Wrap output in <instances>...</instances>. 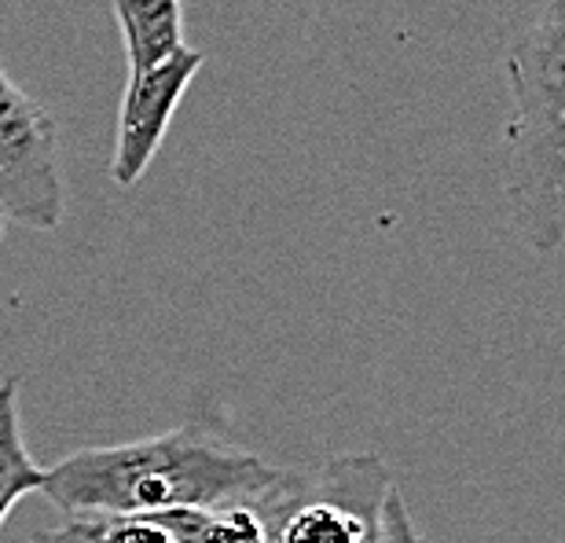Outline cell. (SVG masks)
<instances>
[{
	"mask_svg": "<svg viewBox=\"0 0 565 543\" xmlns=\"http://www.w3.org/2000/svg\"><path fill=\"white\" fill-rule=\"evenodd\" d=\"M382 543H423L419 525H415L408 500L397 485H390L386 500H382Z\"/></svg>",
	"mask_w": 565,
	"mask_h": 543,
	"instance_id": "30bf717a",
	"label": "cell"
},
{
	"mask_svg": "<svg viewBox=\"0 0 565 543\" xmlns=\"http://www.w3.org/2000/svg\"><path fill=\"white\" fill-rule=\"evenodd\" d=\"M390 470L375 451H345L316 470L290 473L257 500L265 543H382Z\"/></svg>",
	"mask_w": 565,
	"mask_h": 543,
	"instance_id": "3957f363",
	"label": "cell"
},
{
	"mask_svg": "<svg viewBox=\"0 0 565 543\" xmlns=\"http://www.w3.org/2000/svg\"><path fill=\"white\" fill-rule=\"evenodd\" d=\"M99 543H184L166 514L147 518H118V522H99Z\"/></svg>",
	"mask_w": 565,
	"mask_h": 543,
	"instance_id": "9c48e42d",
	"label": "cell"
},
{
	"mask_svg": "<svg viewBox=\"0 0 565 543\" xmlns=\"http://www.w3.org/2000/svg\"><path fill=\"white\" fill-rule=\"evenodd\" d=\"M514 118L507 202L536 254L565 246V0H551L533 30L507 52Z\"/></svg>",
	"mask_w": 565,
	"mask_h": 543,
	"instance_id": "7a4b0ae2",
	"label": "cell"
},
{
	"mask_svg": "<svg viewBox=\"0 0 565 543\" xmlns=\"http://www.w3.org/2000/svg\"><path fill=\"white\" fill-rule=\"evenodd\" d=\"M202 63H206L202 52L184 49L154 71L129 77L118 110L115 158H110V180L118 188H132L147 173V166L154 162L158 147L169 132V121H173L180 99H184L188 85L195 82Z\"/></svg>",
	"mask_w": 565,
	"mask_h": 543,
	"instance_id": "5b68a950",
	"label": "cell"
},
{
	"mask_svg": "<svg viewBox=\"0 0 565 543\" xmlns=\"http://www.w3.org/2000/svg\"><path fill=\"white\" fill-rule=\"evenodd\" d=\"M30 543H99V522H93V518H66L63 525L38 529Z\"/></svg>",
	"mask_w": 565,
	"mask_h": 543,
	"instance_id": "8fae6325",
	"label": "cell"
},
{
	"mask_svg": "<svg viewBox=\"0 0 565 543\" xmlns=\"http://www.w3.org/2000/svg\"><path fill=\"white\" fill-rule=\"evenodd\" d=\"M282 478L257 451L199 423L107 448H82L44 470V496L66 518H147L254 503Z\"/></svg>",
	"mask_w": 565,
	"mask_h": 543,
	"instance_id": "6da1fadb",
	"label": "cell"
},
{
	"mask_svg": "<svg viewBox=\"0 0 565 543\" xmlns=\"http://www.w3.org/2000/svg\"><path fill=\"white\" fill-rule=\"evenodd\" d=\"M0 213L30 232H55L66 213L60 129L0 66Z\"/></svg>",
	"mask_w": 565,
	"mask_h": 543,
	"instance_id": "277c9868",
	"label": "cell"
},
{
	"mask_svg": "<svg viewBox=\"0 0 565 543\" xmlns=\"http://www.w3.org/2000/svg\"><path fill=\"white\" fill-rule=\"evenodd\" d=\"M4 224H8V221H4V213H0V239H4Z\"/></svg>",
	"mask_w": 565,
	"mask_h": 543,
	"instance_id": "7c38bea8",
	"label": "cell"
},
{
	"mask_svg": "<svg viewBox=\"0 0 565 543\" xmlns=\"http://www.w3.org/2000/svg\"><path fill=\"white\" fill-rule=\"evenodd\" d=\"M44 489V470L33 462L19 415V379H0V525L15 511L19 500Z\"/></svg>",
	"mask_w": 565,
	"mask_h": 543,
	"instance_id": "52a82bcc",
	"label": "cell"
},
{
	"mask_svg": "<svg viewBox=\"0 0 565 543\" xmlns=\"http://www.w3.org/2000/svg\"><path fill=\"white\" fill-rule=\"evenodd\" d=\"M169 525L184 543H265V518L254 503L217 511H166Z\"/></svg>",
	"mask_w": 565,
	"mask_h": 543,
	"instance_id": "ba28073f",
	"label": "cell"
},
{
	"mask_svg": "<svg viewBox=\"0 0 565 543\" xmlns=\"http://www.w3.org/2000/svg\"><path fill=\"white\" fill-rule=\"evenodd\" d=\"M115 19L126 41L129 77H140L188 49L180 0H115Z\"/></svg>",
	"mask_w": 565,
	"mask_h": 543,
	"instance_id": "8992f818",
	"label": "cell"
}]
</instances>
